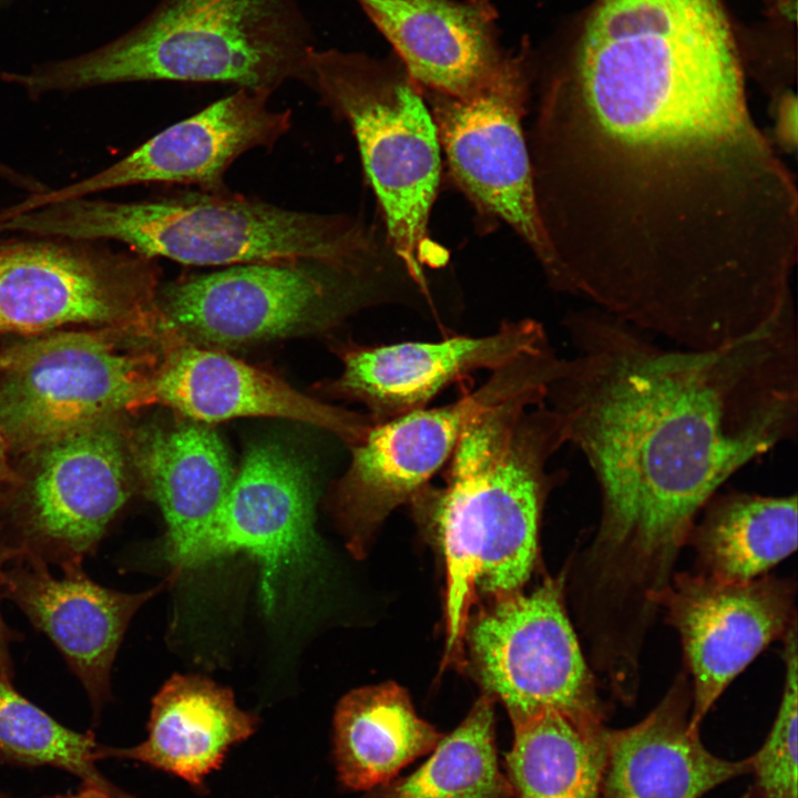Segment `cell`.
<instances>
[{"instance_id": "obj_27", "label": "cell", "mask_w": 798, "mask_h": 798, "mask_svg": "<svg viewBox=\"0 0 798 798\" xmlns=\"http://www.w3.org/2000/svg\"><path fill=\"white\" fill-rule=\"evenodd\" d=\"M102 748L91 732L76 733L58 723L0 677V760L37 767L52 766L71 773L84 785L122 794L104 778L95 763Z\"/></svg>"}, {"instance_id": "obj_28", "label": "cell", "mask_w": 798, "mask_h": 798, "mask_svg": "<svg viewBox=\"0 0 798 798\" xmlns=\"http://www.w3.org/2000/svg\"><path fill=\"white\" fill-rule=\"evenodd\" d=\"M781 700L760 748L753 754L750 798H797V634L784 638Z\"/></svg>"}, {"instance_id": "obj_34", "label": "cell", "mask_w": 798, "mask_h": 798, "mask_svg": "<svg viewBox=\"0 0 798 798\" xmlns=\"http://www.w3.org/2000/svg\"><path fill=\"white\" fill-rule=\"evenodd\" d=\"M0 798H11V797H9L8 795H4V794L0 792Z\"/></svg>"}, {"instance_id": "obj_22", "label": "cell", "mask_w": 798, "mask_h": 798, "mask_svg": "<svg viewBox=\"0 0 798 798\" xmlns=\"http://www.w3.org/2000/svg\"><path fill=\"white\" fill-rule=\"evenodd\" d=\"M256 726L257 717L236 705L231 689L201 676L175 675L152 700L147 738L130 748L103 746L102 759L141 761L201 786Z\"/></svg>"}, {"instance_id": "obj_5", "label": "cell", "mask_w": 798, "mask_h": 798, "mask_svg": "<svg viewBox=\"0 0 798 798\" xmlns=\"http://www.w3.org/2000/svg\"><path fill=\"white\" fill-rule=\"evenodd\" d=\"M403 265L386 244L359 255L233 265L160 285L163 325L213 349L285 336L399 301Z\"/></svg>"}, {"instance_id": "obj_12", "label": "cell", "mask_w": 798, "mask_h": 798, "mask_svg": "<svg viewBox=\"0 0 798 798\" xmlns=\"http://www.w3.org/2000/svg\"><path fill=\"white\" fill-rule=\"evenodd\" d=\"M156 259L50 238L0 244V331L161 327Z\"/></svg>"}, {"instance_id": "obj_2", "label": "cell", "mask_w": 798, "mask_h": 798, "mask_svg": "<svg viewBox=\"0 0 798 798\" xmlns=\"http://www.w3.org/2000/svg\"><path fill=\"white\" fill-rule=\"evenodd\" d=\"M546 392L510 398L474 418L444 470L409 502L441 543L446 564L444 664L463 661L470 608L479 594L521 591L538 552L545 500L562 479L551 458L566 444Z\"/></svg>"}, {"instance_id": "obj_29", "label": "cell", "mask_w": 798, "mask_h": 798, "mask_svg": "<svg viewBox=\"0 0 798 798\" xmlns=\"http://www.w3.org/2000/svg\"><path fill=\"white\" fill-rule=\"evenodd\" d=\"M773 144L786 153L797 150V98L788 89L775 95L773 103Z\"/></svg>"}, {"instance_id": "obj_21", "label": "cell", "mask_w": 798, "mask_h": 798, "mask_svg": "<svg viewBox=\"0 0 798 798\" xmlns=\"http://www.w3.org/2000/svg\"><path fill=\"white\" fill-rule=\"evenodd\" d=\"M130 447L137 483L164 516L163 553L174 564L211 525L236 471L218 434L190 419L131 428Z\"/></svg>"}, {"instance_id": "obj_14", "label": "cell", "mask_w": 798, "mask_h": 798, "mask_svg": "<svg viewBox=\"0 0 798 798\" xmlns=\"http://www.w3.org/2000/svg\"><path fill=\"white\" fill-rule=\"evenodd\" d=\"M796 589L790 577L726 582L675 572L658 608L679 635L694 730L733 679L797 623Z\"/></svg>"}, {"instance_id": "obj_16", "label": "cell", "mask_w": 798, "mask_h": 798, "mask_svg": "<svg viewBox=\"0 0 798 798\" xmlns=\"http://www.w3.org/2000/svg\"><path fill=\"white\" fill-rule=\"evenodd\" d=\"M550 345L544 327L534 319L504 321L484 336L347 345L339 352L341 374L327 391L364 405L372 422L379 423L426 408L444 389L478 370L494 371Z\"/></svg>"}, {"instance_id": "obj_7", "label": "cell", "mask_w": 798, "mask_h": 798, "mask_svg": "<svg viewBox=\"0 0 798 798\" xmlns=\"http://www.w3.org/2000/svg\"><path fill=\"white\" fill-rule=\"evenodd\" d=\"M161 332L69 328L0 350V434L13 458L72 430L151 405Z\"/></svg>"}, {"instance_id": "obj_4", "label": "cell", "mask_w": 798, "mask_h": 798, "mask_svg": "<svg viewBox=\"0 0 798 798\" xmlns=\"http://www.w3.org/2000/svg\"><path fill=\"white\" fill-rule=\"evenodd\" d=\"M315 48L298 0H161L114 41L17 73L32 96L98 85L174 81L274 93L304 82Z\"/></svg>"}, {"instance_id": "obj_3", "label": "cell", "mask_w": 798, "mask_h": 798, "mask_svg": "<svg viewBox=\"0 0 798 798\" xmlns=\"http://www.w3.org/2000/svg\"><path fill=\"white\" fill-rule=\"evenodd\" d=\"M3 229L76 242L112 239L149 258L222 267L347 257L388 243L385 231L355 216L290 209L228 190L141 202L75 197L12 216Z\"/></svg>"}, {"instance_id": "obj_33", "label": "cell", "mask_w": 798, "mask_h": 798, "mask_svg": "<svg viewBox=\"0 0 798 798\" xmlns=\"http://www.w3.org/2000/svg\"><path fill=\"white\" fill-rule=\"evenodd\" d=\"M739 798H750V791H749V789H748L745 794H743V796L739 797Z\"/></svg>"}, {"instance_id": "obj_25", "label": "cell", "mask_w": 798, "mask_h": 798, "mask_svg": "<svg viewBox=\"0 0 798 798\" xmlns=\"http://www.w3.org/2000/svg\"><path fill=\"white\" fill-rule=\"evenodd\" d=\"M507 777L519 798H601L607 759L605 724L559 712L512 723Z\"/></svg>"}, {"instance_id": "obj_32", "label": "cell", "mask_w": 798, "mask_h": 798, "mask_svg": "<svg viewBox=\"0 0 798 798\" xmlns=\"http://www.w3.org/2000/svg\"><path fill=\"white\" fill-rule=\"evenodd\" d=\"M44 798H134V797H131L126 792L114 794V792H110V791L103 790V789L94 787V786L83 784L82 787L75 794L58 795V796L44 797Z\"/></svg>"}, {"instance_id": "obj_1", "label": "cell", "mask_w": 798, "mask_h": 798, "mask_svg": "<svg viewBox=\"0 0 798 798\" xmlns=\"http://www.w3.org/2000/svg\"><path fill=\"white\" fill-rule=\"evenodd\" d=\"M574 355L546 395L600 494L575 592L595 614L644 624L704 505L798 431L789 311L729 344L664 345L587 306L563 320Z\"/></svg>"}, {"instance_id": "obj_26", "label": "cell", "mask_w": 798, "mask_h": 798, "mask_svg": "<svg viewBox=\"0 0 798 798\" xmlns=\"http://www.w3.org/2000/svg\"><path fill=\"white\" fill-rule=\"evenodd\" d=\"M502 771L494 724V699L483 694L464 719L442 735L429 759L408 776L368 790L364 798H511Z\"/></svg>"}, {"instance_id": "obj_30", "label": "cell", "mask_w": 798, "mask_h": 798, "mask_svg": "<svg viewBox=\"0 0 798 798\" xmlns=\"http://www.w3.org/2000/svg\"><path fill=\"white\" fill-rule=\"evenodd\" d=\"M8 549L0 540V600L1 595V570L7 557ZM18 640V634L4 622L0 608V677L10 681L13 677V663L11 659L10 645Z\"/></svg>"}, {"instance_id": "obj_15", "label": "cell", "mask_w": 798, "mask_h": 798, "mask_svg": "<svg viewBox=\"0 0 798 798\" xmlns=\"http://www.w3.org/2000/svg\"><path fill=\"white\" fill-rule=\"evenodd\" d=\"M272 95L266 91L236 89L161 131L95 175L31 195L6 208L3 214L10 217L55 202L146 183L226 191L225 174L239 156L255 149H273L291 127V111L272 109Z\"/></svg>"}, {"instance_id": "obj_18", "label": "cell", "mask_w": 798, "mask_h": 798, "mask_svg": "<svg viewBox=\"0 0 798 798\" xmlns=\"http://www.w3.org/2000/svg\"><path fill=\"white\" fill-rule=\"evenodd\" d=\"M175 409L190 420L282 418L323 428L354 446L372 420L313 399L282 379L217 349L194 345L167 327L151 388V405Z\"/></svg>"}, {"instance_id": "obj_17", "label": "cell", "mask_w": 798, "mask_h": 798, "mask_svg": "<svg viewBox=\"0 0 798 798\" xmlns=\"http://www.w3.org/2000/svg\"><path fill=\"white\" fill-rule=\"evenodd\" d=\"M48 564L8 548L1 595L54 643L98 714L109 698L111 667L131 618L162 587L122 593L93 582L81 564L61 565L59 575Z\"/></svg>"}, {"instance_id": "obj_10", "label": "cell", "mask_w": 798, "mask_h": 798, "mask_svg": "<svg viewBox=\"0 0 798 798\" xmlns=\"http://www.w3.org/2000/svg\"><path fill=\"white\" fill-rule=\"evenodd\" d=\"M532 74V54L522 44L473 92L423 94L456 183L481 213L504 222L523 239L550 286L560 291L562 270L539 212L522 125Z\"/></svg>"}, {"instance_id": "obj_20", "label": "cell", "mask_w": 798, "mask_h": 798, "mask_svg": "<svg viewBox=\"0 0 798 798\" xmlns=\"http://www.w3.org/2000/svg\"><path fill=\"white\" fill-rule=\"evenodd\" d=\"M692 689L679 673L638 723L607 730L601 798H700L751 773V757L732 760L708 750L689 724Z\"/></svg>"}, {"instance_id": "obj_23", "label": "cell", "mask_w": 798, "mask_h": 798, "mask_svg": "<svg viewBox=\"0 0 798 798\" xmlns=\"http://www.w3.org/2000/svg\"><path fill=\"white\" fill-rule=\"evenodd\" d=\"M441 737L417 714L401 686L387 682L351 690L334 716L338 780L348 789L368 791L432 751Z\"/></svg>"}, {"instance_id": "obj_8", "label": "cell", "mask_w": 798, "mask_h": 798, "mask_svg": "<svg viewBox=\"0 0 798 798\" xmlns=\"http://www.w3.org/2000/svg\"><path fill=\"white\" fill-rule=\"evenodd\" d=\"M125 416L61 434L21 456L0 539L58 566L81 564L105 536L137 479Z\"/></svg>"}, {"instance_id": "obj_31", "label": "cell", "mask_w": 798, "mask_h": 798, "mask_svg": "<svg viewBox=\"0 0 798 798\" xmlns=\"http://www.w3.org/2000/svg\"><path fill=\"white\" fill-rule=\"evenodd\" d=\"M13 459L7 441L0 434V508L8 500L18 480L17 466Z\"/></svg>"}, {"instance_id": "obj_6", "label": "cell", "mask_w": 798, "mask_h": 798, "mask_svg": "<svg viewBox=\"0 0 798 798\" xmlns=\"http://www.w3.org/2000/svg\"><path fill=\"white\" fill-rule=\"evenodd\" d=\"M351 129L387 237L427 291L429 217L440 181L436 124L422 89L393 55L313 49L303 82Z\"/></svg>"}, {"instance_id": "obj_13", "label": "cell", "mask_w": 798, "mask_h": 798, "mask_svg": "<svg viewBox=\"0 0 798 798\" xmlns=\"http://www.w3.org/2000/svg\"><path fill=\"white\" fill-rule=\"evenodd\" d=\"M236 553L258 564L267 614L275 613L279 601L317 567L320 552L309 473L296 456L275 443L249 448L215 519L173 566L197 567Z\"/></svg>"}, {"instance_id": "obj_19", "label": "cell", "mask_w": 798, "mask_h": 798, "mask_svg": "<svg viewBox=\"0 0 798 798\" xmlns=\"http://www.w3.org/2000/svg\"><path fill=\"white\" fill-rule=\"evenodd\" d=\"M424 92L469 94L504 63L488 0H355Z\"/></svg>"}, {"instance_id": "obj_9", "label": "cell", "mask_w": 798, "mask_h": 798, "mask_svg": "<svg viewBox=\"0 0 798 798\" xmlns=\"http://www.w3.org/2000/svg\"><path fill=\"white\" fill-rule=\"evenodd\" d=\"M563 361L550 345L492 371L477 390L453 402L374 423L351 446L350 464L332 498L350 551L362 555L385 519L430 483L474 418L510 398L548 393L562 374Z\"/></svg>"}, {"instance_id": "obj_24", "label": "cell", "mask_w": 798, "mask_h": 798, "mask_svg": "<svg viewBox=\"0 0 798 798\" xmlns=\"http://www.w3.org/2000/svg\"><path fill=\"white\" fill-rule=\"evenodd\" d=\"M797 497L745 491L714 494L687 540L696 572L726 582H746L797 549Z\"/></svg>"}, {"instance_id": "obj_11", "label": "cell", "mask_w": 798, "mask_h": 798, "mask_svg": "<svg viewBox=\"0 0 798 798\" xmlns=\"http://www.w3.org/2000/svg\"><path fill=\"white\" fill-rule=\"evenodd\" d=\"M564 580L546 577L528 594L493 598L468 623L464 645L484 694L503 704L512 723L544 712L587 724L607 718L566 612Z\"/></svg>"}]
</instances>
